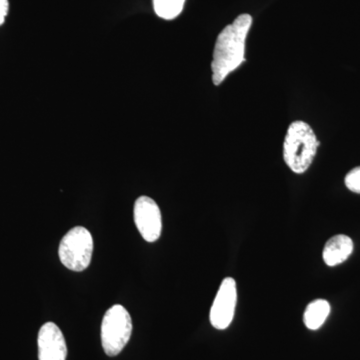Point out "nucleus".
<instances>
[{"mask_svg":"<svg viewBox=\"0 0 360 360\" xmlns=\"http://www.w3.org/2000/svg\"><path fill=\"white\" fill-rule=\"evenodd\" d=\"M252 25L250 14H241L219 33L212 63V82L220 85L245 61V41Z\"/></svg>","mask_w":360,"mask_h":360,"instance_id":"nucleus-1","label":"nucleus"},{"mask_svg":"<svg viewBox=\"0 0 360 360\" xmlns=\"http://www.w3.org/2000/svg\"><path fill=\"white\" fill-rule=\"evenodd\" d=\"M319 144L309 123L302 120L291 123L283 142L284 161L291 172L304 174L314 162Z\"/></svg>","mask_w":360,"mask_h":360,"instance_id":"nucleus-2","label":"nucleus"},{"mask_svg":"<svg viewBox=\"0 0 360 360\" xmlns=\"http://www.w3.org/2000/svg\"><path fill=\"white\" fill-rule=\"evenodd\" d=\"M132 333L130 314L122 305L115 304L106 311L101 323V343L108 356H116L127 345Z\"/></svg>","mask_w":360,"mask_h":360,"instance_id":"nucleus-3","label":"nucleus"},{"mask_svg":"<svg viewBox=\"0 0 360 360\" xmlns=\"http://www.w3.org/2000/svg\"><path fill=\"white\" fill-rule=\"evenodd\" d=\"M94 252V239L82 226L71 229L61 239L58 255L61 264L72 271H84L89 266Z\"/></svg>","mask_w":360,"mask_h":360,"instance_id":"nucleus-4","label":"nucleus"},{"mask_svg":"<svg viewBox=\"0 0 360 360\" xmlns=\"http://www.w3.org/2000/svg\"><path fill=\"white\" fill-rule=\"evenodd\" d=\"M238 303V286L231 277H226L220 284L210 309V323L213 328L224 330L231 326Z\"/></svg>","mask_w":360,"mask_h":360,"instance_id":"nucleus-5","label":"nucleus"},{"mask_svg":"<svg viewBox=\"0 0 360 360\" xmlns=\"http://www.w3.org/2000/svg\"><path fill=\"white\" fill-rule=\"evenodd\" d=\"M134 222L142 238L148 243H155L160 238L162 219L160 206L153 198L141 196L135 201Z\"/></svg>","mask_w":360,"mask_h":360,"instance_id":"nucleus-6","label":"nucleus"},{"mask_svg":"<svg viewBox=\"0 0 360 360\" xmlns=\"http://www.w3.org/2000/svg\"><path fill=\"white\" fill-rule=\"evenodd\" d=\"M39 360H65L68 347L65 336L53 322H47L40 328L39 333Z\"/></svg>","mask_w":360,"mask_h":360,"instance_id":"nucleus-7","label":"nucleus"},{"mask_svg":"<svg viewBox=\"0 0 360 360\" xmlns=\"http://www.w3.org/2000/svg\"><path fill=\"white\" fill-rule=\"evenodd\" d=\"M354 241L349 236L338 234L328 239L324 246L322 257L328 266H336L348 259L354 252Z\"/></svg>","mask_w":360,"mask_h":360,"instance_id":"nucleus-8","label":"nucleus"},{"mask_svg":"<svg viewBox=\"0 0 360 360\" xmlns=\"http://www.w3.org/2000/svg\"><path fill=\"white\" fill-rule=\"evenodd\" d=\"M330 304L326 300H316L310 302L303 314L305 326L310 330L321 328L330 314Z\"/></svg>","mask_w":360,"mask_h":360,"instance_id":"nucleus-9","label":"nucleus"},{"mask_svg":"<svg viewBox=\"0 0 360 360\" xmlns=\"http://www.w3.org/2000/svg\"><path fill=\"white\" fill-rule=\"evenodd\" d=\"M186 0H153L155 13L165 20L176 18L184 11Z\"/></svg>","mask_w":360,"mask_h":360,"instance_id":"nucleus-10","label":"nucleus"},{"mask_svg":"<svg viewBox=\"0 0 360 360\" xmlns=\"http://www.w3.org/2000/svg\"><path fill=\"white\" fill-rule=\"evenodd\" d=\"M345 186L350 191L360 194V167L350 170L345 176Z\"/></svg>","mask_w":360,"mask_h":360,"instance_id":"nucleus-11","label":"nucleus"},{"mask_svg":"<svg viewBox=\"0 0 360 360\" xmlns=\"http://www.w3.org/2000/svg\"><path fill=\"white\" fill-rule=\"evenodd\" d=\"M8 0H0V25H4L7 13H8Z\"/></svg>","mask_w":360,"mask_h":360,"instance_id":"nucleus-12","label":"nucleus"}]
</instances>
